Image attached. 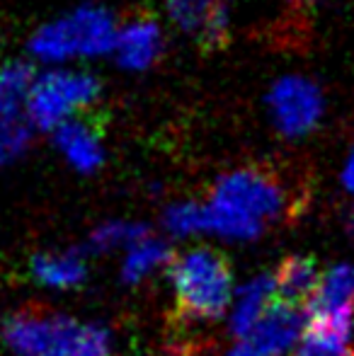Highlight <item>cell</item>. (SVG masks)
Returning <instances> with one entry per match:
<instances>
[{
  "instance_id": "cell-21",
  "label": "cell",
  "mask_w": 354,
  "mask_h": 356,
  "mask_svg": "<svg viewBox=\"0 0 354 356\" xmlns=\"http://www.w3.org/2000/svg\"><path fill=\"white\" fill-rule=\"evenodd\" d=\"M350 225H352V238H354V211H352V220H350Z\"/></svg>"
},
{
  "instance_id": "cell-2",
  "label": "cell",
  "mask_w": 354,
  "mask_h": 356,
  "mask_svg": "<svg viewBox=\"0 0 354 356\" xmlns=\"http://www.w3.org/2000/svg\"><path fill=\"white\" fill-rule=\"evenodd\" d=\"M3 342L15 356H109L112 352V334L102 325L29 310L5 320Z\"/></svg>"
},
{
  "instance_id": "cell-9",
  "label": "cell",
  "mask_w": 354,
  "mask_h": 356,
  "mask_svg": "<svg viewBox=\"0 0 354 356\" xmlns=\"http://www.w3.org/2000/svg\"><path fill=\"white\" fill-rule=\"evenodd\" d=\"M166 19L197 42H218L231 27L228 0H163Z\"/></svg>"
},
{
  "instance_id": "cell-20",
  "label": "cell",
  "mask_w": 354,
  "mask_h": 356,
  "mask_svg": "<svg viewBox=\"0 0 354 356\" xmlns=\"http://www.w3.org/2000/svg\"><path fill=\"white\" fill-rule=\"evenodd\" d=\"M340 179H342V187H345L350 194H354V145H352V150L347 153V158H345Z\"/></svg>"
},
{
  "instance_id": "cell-4",
  "label": "cell",
  "mask_w": 354,
  "mask_h": 356,
  "mask_svg": "<svg viewBox=\"0 0 354 356\" xmlns=\"http://www.w3.org/2000/svg\"><path fill=\"white\" fill-rule=\"evenodd\" d=\"M170 282L175 286L177 310L189 320L223 318L231 305L233 272L223 254L197 248L170 262Z\"/></svg>"
},
{
  "instance_id": "cell-3",
  "label": "cell",
  "mask_w": 354,
  "mask_h": 356,
  "mask_svg": "<svg viewBox=\"0 0 354 356\" xmlns=\"http://www.w3.org/2000/svg\"><path fill=\"white\" fill-rule=\"evenodd\" d=\"M99 95L102 83L86 66H47L34 75L24 109L34 131L51 134L68 119L86 117Z\"/></svg>"
},
{
  "instance_id": "cell-15",
  "label": "cell",
  "mask_w": 354,
  "mask_h": 356,
  "mask_svg": "<svg viewBox=\"0 0 354 356\" xmlns=\"http://www.w3.org/2000/svg\"><path fill=\"white\" fill-rule=\"evenodd\" d=\"M172 262V254L168 243L153 238V235H146L138 243H134L129 248L127 257H124L122 264V282L124 284H138L146 277H151L156 269L166 267V264Z\"/></svg>"
},
{
  "instance_id": "cell-13",
  "label": "cell",
  "mask_w": 354,
  "mask_h": 356,
  "mask_svg": "<svg viewBox=\"0 0 354 356\" xmlns=\"http://www.w3.org/2000/svg\"><path fill=\"white\" fill-rule=\"evenodd\" d=\"M323 277L318 269L316 259L301 257V254H291L279 264L277 274H274V284H277V298L284 303H291L301 308L303 303H311L316 296L318 286Z\"/></svg>"
},
{
  "instance_id": "cell-19",
  "label": "cell",
  "mask_w": 354,
  "mask_h": 356,
  "mask_svg": "<svg viewBox=\"0 0 354 356\" xmlns=\"http://www.w3.org/2000/svg\"><path fill=\"white\" fill-rule=\"evenodd\" d=\"M296 356H352V354H342L340 349H330V347H323V344L316 342H303V347L298 349Z\"/></svg>"
},
{
  "instance_id": "cell-10",
  "label": "cell",
  "mask_w": 354,
  "mask_h": 356,
  "mask_svg": "<svg viewBox=\"0 0 354 356\" xmlns=\"http://www.w3.org/2000/svg\"><path fill=\"white\" fill-rule=\"evenodd\" d=\"M54 145L68 165L81 175H92L104 165V143L90 119L76 117L51 131Z\"/></svg>"
},
{
  "instance_id": "cell-18",
  "label": "cell",
  "mask_w": 354,
  "mask_h": 356,
  "mask_svg": "<svg viewBox=\"0 0 354 356\" xmlns=\"http://www.w3.org/2000/svg\"><path fill=\"white\" fill-rule=\"evenodd\" d=\"M163 225L168 233L177 235V238L207 233V207L197 202L170 204L163 213Z\"/></svg>"
},
{
  "instance_id": "cell-5",
  "label": "cell",
  "mask_w": 354,
  "mask_h": 356,
  "mask_svg": "<svg viewBox=\"0 0 354 356\" xmlns=\"http://www.w3.org/2000/svg\"><path fill=\"white\" fill-rule=\"evenodd\" d=\"M265 109L279 136L287 141H301L323 124L328 99L313 78L303 73H284L269 83Z\"/></svg>"
},
{
  "instance_id": "cell-17",
  "label": "cell",
  "mask_w": 354,
  "mask_h": 356,
  "mask_svg": "<svg viewBox=\"0 0 354 356\" xmlns=\"http://www.w3.org/2000/svg\"><path fill=\"white\" fill-rule=\"evenodd\" d=\"M151 235V230L131 220H107L97 225L88 238V252H112L117 248H131L141 238Z\"/></svg>"
},
{
  "instance_id": "cell-1",
  "label": "cell",
  "mask_w": 354,
  "mask_h": 356,
  "mask_svg": "<svg viewBox=\"0 0 354 356\" xmlns=\"http://www.w3.org/2000/svg\"><path fill=\"white\" fill-rule=\"evenodd\" d=\"M119 19L107 5L81 3L42 22L27 39L37 66H83L109 56Z\"/></svg>"
},
{
  "instance_id": "cell-16",
  "label": "cell",
  "mask_w": 354,
  "mask_h": 356,
  "mask_svg": "<svg viewBox=\"0 0 354 356\" xmlns=\"http://www.w3.org/2000/svg\"><path fill=\"white\" fill-rule=\"evenodd\" d=\"M308 310H354V264H335L323 274Z\"/></svg>"
},
{
  "instance_id": "cell-14",
  "label": "cell",
  "mask_w": 354,
  "mask_h": 356,
  "mask_svg": "<svg viewBox=\"0 0 354 356\" xmlns=\"http://www.w3.org/2000/svg\"><path fill=\"white\" fill-rule=\"evenodd\" d=\"M32 131L24 104L0 97V165L13 163L27 150Z\"/></svg>"
},
{
  "instance_id": "cell-11",
  "label": "cell",
  "mask_w": 354,
  "mask_h": 356,
  "mask_svg": "<svg viewBox=\"0 0 354 356\" xmlns=\"http://www.w3.org/2000/svg\"><path fill=\"white\" fill-rule=\"evenodd\" d=\"M29 274L34 282L49 289H76L88 279V259L83 250L66 252H39L29 262Z\"/></svg>"
},
{
  "instance_id": "cell-8",
  "label": "cell",
  "mask_w": 354,
  "mask_h": 356,
  "mask_svg": "<svg viewBox=\"0 0 354 356\" xmlns=\"http://www.w3.org/2000/svg\"><path fill=\"white\" fill-rule=\"evenodd\" d=\"M303 330V313L298 305L274 298L267 313L248 334L238 337L226 356H287Z\"/></svg>"
},
{
  "instance_id": "cell-7",
  "label": "cell",
  "mask_w": 354,
  "mask_h": 356,
  "mask_svg": "<svg viewBox=\"0 0 354 356\" xmlns=\"http://www.w3.org/2000/svg\"><path fill=\"white\" fill-rule=\"evenodd\" d=\"M166 49V24L151 15H134V17L119 19L109 58L124 73H146L161 63Z\"/></svg>"
},
{
  "instance_id": "cell-6",
  "label": "cell",
  "mask_w": 354,
  "mask_h": 356,
  "mask_svg": "<svg viewBox=\"0 0 354 356\" xmlns=\"http://www.w3.org/2000/svg\"><path fill=\"white\" fill-rule=\"evenodd\" d=\"M211 202L252 223L267 225L287 207V194L279 179L262 168H236L223 172L211 187Z\"/></svg>"
},
{
  "instance_id": "cell-12",
  "label": "cell",
  "mask_w": 354,
  "mask_h": 356,
  "mask_svg": "<svg viewBox=\"0 0 354 356\" xmlns=\"http://www.w3.org/2000/svg\"><path fill=\"white\" fill-rule=\"evenodd\" d=\"M274 296H277V284H274L272 274H257L238 289L236 303H233L231 318H228V330L233 337H243L255 327L257 320L274 303Z\"/></svg>"
}]
</instances>
